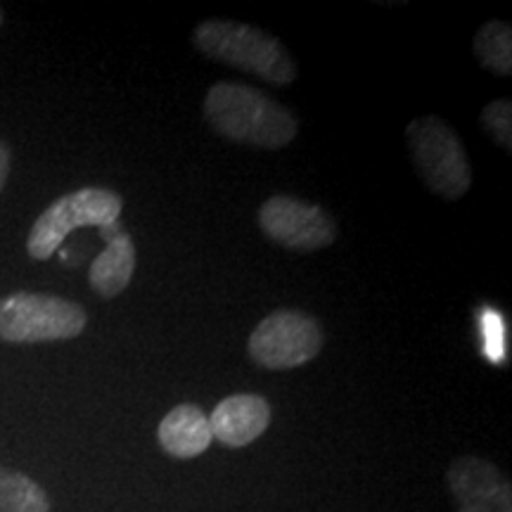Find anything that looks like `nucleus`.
Instances as JSON below:
<instances>
[{
    "mask_svg": "<svg viewBox=\"0 0 512 512\" xmlns=\"http://www.w3.org/2000/svg\"><path fill=\"white\" fill-rule=\"evenodd\" d=\"M204 117L219 136L240 145L280 150L297 136V117L247 83L219 81L204 98Z\"/></svg>",
    "mask_w": 512,
    "mask_h": 512,
    "instance_id": "f257e3e1",
    "label": "nucleus"
},
{
    "mask_svg": "<svg viewBox=\"0 0 512 512\" xmlns=\"http://www.w3.org/2000/svg\"><path fill=\"white\" fill-rule=\"evenodd\" d=\"M259 228L268 240L297 252H316L337 238V223L328 211L290 195H273L261 204Z\"/></svg>",
    "mask_w": 512,
    "mask_h": 512,
    "instance_id": "0eeeda50",
    "label": "nucleus"
},
{
    "mask_svg": "<svg viewBox=\"0 0 512 512\" xmlns=\"http://www.w3.org/2000/svg\"><path fill=\"white\" fill-rule=\"evenodd\" d=\"M0 27H3V10H0Z\"/></svg>",
    "mask_w": 512,
    "mask_h": 512,
    "instance_id": "dca6fc26",
    "label": "nucleus"
},
{
    "mask_svg": "<svg viewBox=\"0 0 512 512\" xmlns=\"http://www.w3.org/2000/svg\"><path fill=\"white\" fill-rule=\"evenodd\" d=\"M88 325L83 306L55 294L15 292L0 299V339L12 344L60 342Z\"/></svg>",
    "mask_w": 512,
    "mask_h": 512,
    "instance_id": "20e7f679",
    "label": "nucleus"
},
{
    "mask_svg": "<svg viewBox=\"0 0 512 512\" xmlns=\"http://www.w3.org/2000/svg\"><path fill=\"white\" fill-rule=\"evenodd\" d=\"M323 349V330L318 320L297 309H280L256 325L247 351L256 366L268 370H292L313 361Z\"/></svg>",
    "mask_w": 512,
    "mask_h": 512,
    "instance_id": "423d86ee",
    "label": "nucleus"
},
{
    "mask_svg": "<svg viewBox=\"0 0 512 512\" xmlns=\"http://www.w3.org/2000/svg\"><path fill=\"white\" fill-rule=\"evenodd\" d=\"M448 489L458 512H512L508 477L489 460L477 456L456 458L446 472Z\"/></svg>",
    "mask_w": 512,
    "mask_h": 512,
    "instance_id": "6e6552de",
    "label": "nucleus"
},
{
    "mask_svg": "<svg viewBox=\"0 0 512 512\" xmlns=\"http://www.w3.org/2000/svg\"><path fill=\"white\" fill-rule=\"evenodd\" d=\"M475 55L498 76L512 74V29L505 22H486L475 36Z\"/></svg>",
    "mask_w": 512,
    "mask_h": 512,
    "instance_id": "ddd939ff",
    "label": "nucleus"
},
{
    "mask_svg": "<svg viewBox=\"0 0 512 512\" xmlns=\"http://www.w3.org/2000/svg\"><path fill=\"white\" fill-rule=\"evenodd\" d=\"M482 126L491 133V138L503 147L505 152L512 150V105L510 100H494L484 107Z\"/></svg>",
    "mask_w": 512,
    "mask_h": 512,
    "instance_id": "4468645a",
    "label": "nucleus"
},
{
    "mask_svg": "<svg viewBox=\"0 0 512 512\" xmlns=\"http://www.w3.org/2000/svg\"><path fill=\"white\" fill-rule=\"evenodd\" d=\"M8 176H10V147L0 140V192H3Z\"/></svg>",
    "mask_w": 512,
    "mask_h": 512,
    "instance_id": "2eb2a0df",
    "label": "nucleus"
},
{
    "mask_svg": "<svg viewBox=\"0 0 512 512\" xmlns=\"http://www.w3.org/2000/svg\"><path fill=\"white\" fill-rule=\"evenodd\" d=\"M195 46L211 60L261 76L273 86H290L297 79V64L283 43L249 24L207 19L197 24Z\"/></svg>",
    "mask_w": 512,
    "mask_h": 512,
    "instance_id": "f03ea898",
    "label": "nucleus"
},
{
    "mask_svg": "<svg viewBox=\"0 0 512 512\" xmlns=\"http://www.w3.org/2000/svg\"><path fill=\"white\" fill-rule=\"evenodd\" d=\"M124 200L110 188H81L62 195L38 216L27 238L31 259L48 261L76 228H105L119 221Z\"/></svg>",
    "mask_w": 512,
    "mask_h": 512,
    "instance_id": "39448f33",
    "label": "nucleus"
},
{
    "mask_svg": "<svg viewBox=\"0 0 512 512\" xmlns=\"http://www.w3.org/2000/svg\"><path fill=\"white\" fill-rule=\"evenodd\" d=\"M136 261L138 252L133 240L126 233L117 235V238L107 242L105 252L95 256L91 271H88L91 287L105 299L117 297L131 285L133 273H136Z\"/></svg>",
    "mask_w": 512,
    "mask_h": 512,
    "instance_id": "9b49d317",
    "label": "nucleus"
},
{
    "mask_svg": "<svg viewBox=\"0 0 512 512\" xmlns=\"http://www.w3.org/2000/svg\"><path fill=\"white\" fill-rule=\"evenodd\" d=\"M406 140L422 183L434 195L451 202L467 195L472 185L470 159L451 124L439 117L413 119Z\"/></svg>",
    "mask_w": 512,
    "mask_h": 512,
    "instance_id": "7ed1b4c3",
    "label": "nucleus"
},
{
    "mask_svg": "<svg viewBox=\"0 0 512 512\" xmlns=\"http://www.w3.org/2000/svg\"><path fill=\"white\" fill-rule=\"evenodd\" d=\"M0 512H50V498L31 477L0 465Z\"/></svg>",
    "mask_w": 512,
    "mask_h": 512,
    "instance_id": "f8f14e48",
    "label": "nucleus"
},
{
    "mask_svg": "<svg viewBox=\"0 0 512 512\" xmlns=\"http://www.w3.org/2000/svg\"><path fill=\"white\" fill-rule=\"evenodd\" d=\"M271 425V406L264 396L233 394L223 399L209 415L214 439L228 448H245Z\"/></svg>",
    "mask_w": 512,
    "mask_h": 512,
    "instance_id": "1a4fd4ad",
    "label": "nucleus"
},
{
    "mask_svg": "<svg viewBox=\"0 0 512 512\" xmlns=\"http://www.w3.org/2000/svg\"><path fill=\"white\" fill-rule=\"evenodd\" d=\"M159 444L169 456L188 460L202 456L214 441L209 415L195 403H181L164 415L157 427Z\"/></svg>",
    "mask_w": 512,
    "mask_h": 512,
    "instance_id": "9d476101",
    "label": "nucleus"
}]
</instances>
